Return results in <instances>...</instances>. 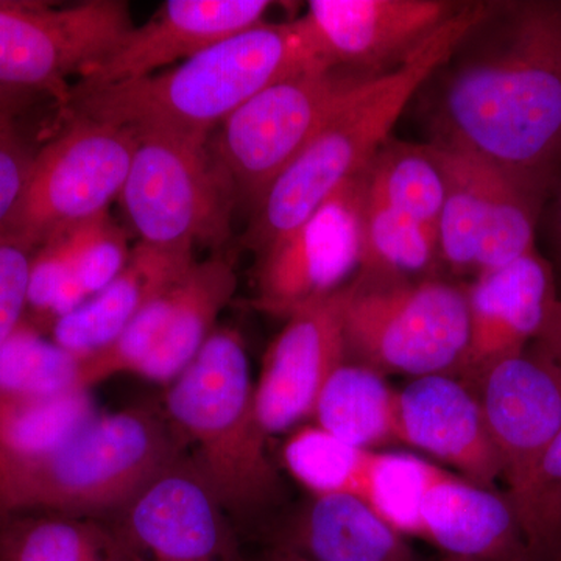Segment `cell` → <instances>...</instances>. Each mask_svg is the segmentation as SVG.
<instances>
[{
  "label": "cell",
  "instance_id": "44dd1931",
  "mask_svg": "<svg viewBox=\"0 0 561 561\" xmlns=\"http://www.w3.org/2000/svg\"><path fill=\"white\" fill-rule=\"evenodd\" d=\"M194 254L138 243L124 271L91 300L55 321L51 341L88 356L108 346L136 316L172 287L194 264Z\"/></svg>",
  "mask_w": 561,
  "mask_h": 561
},
{
  "label": "cell",
  "instance_id": "60d3db41",
  "mask_svg": "<svg viewBox=\"0 0 561 561\" xmlns=\"http://www.w3.org/2000/svg\"><path fill=\"white\" fill-rule=\"evenodd\" d=\"M551 561H561V549L559 552L556 553V556H553V559Z\"/></svg>",
  "mask_w": 561,
  "mask_h": 561
},
{
  "label": "cell",
  "instance_id": "3957f363",
  "mask_svg": "<svg viewBox=\"0 0 561 561\" xmlns=\"http://www.w3.org/2000/svg\"><path fill=\"white\" fill-rule=\"evenodd\" d=\"M491 5L465 3L401 66L351 92L254 205L249 245L261 253L267 250L308 220L339 187L360 175L391 138L413 95L451 58Z\"/></svg>",
  "mask_w": 561,
  "mask_h": 561
},
{
  "label": "cell",
  "instance_id": "4316f807",
  "mask_svg": "<svg viewBox=\"0 0 561 561\" xmlns=\"http://www.w3.org/2000/svg\"><path fill=\"white\" fill-rule=\"evenodd\" d=\"M0 561H124L110 526L43 516L0 526Z\"/></svg>",
  "mask_w": 561,
  "mask_h": 561
},
{
  "label": "cell",
  "instance_id": "f35d334b",
  "mask_svg": "<svg viewBox=\"0 0 561 561\" xmlns=\"http://www.w3.org/2000/svg\"><path fill=\"white\" fill-rule=\"evenodd\" d=\"M264 561H295L291 553L286 551H280V549H275Z\"/></svg>",
  "mask_w": 561,
  "mask_h": 561
},
{
  "label": "cell",
  "instance_id": "8992f818",
  "mask_svg": "<svg viewBox=\"0 0 561 561\" xmlns=\"http://www.w3.org/2000/svg\"><path fill=\"white\" fill-rule=\"evenodd\" d=\"M346 360L381 375H456L470 335L467 286L360 275L337 291Z\"/></svg>",
  "mask_w": 561,
  "mask_h": 561
},
{
  "label": "cell",
  "instance_id": "277c9868",
  "mask_svg": "<svg viewBox=\"0 0 561 561\" xmlns=\"http://www.w3.org/2000/svg\"><path fill=\"white\" fill-rule=\"evenodd\" d=\"M165 416L190 446V463L230 518L249 519L278 500L283 483L267 453L245 342L220 328L169 383Z\"/></svg>",
  "mask_w": 561,
  "mask_h": 561
},
{
  "label": "cell",
  "instance_id": "ac0fdd59",
  "mask_svg": "<svg viewBox=\"0 0 561 561\" xmlns=\"http://www.w3.org/2000/svg\"><path fill=\"white\" fill-rule=\"evenodd\" d=\"M470 335L456 378L468 383L494 362L529 348L557 300L553 268L537 250L467 286Z\"/></svg>",
  "mask_w": 561,
  "mask_h": 561
},
{
  "label": "cell",
  "instance_id": "f546056e",
  "mask_svg": "<svg viewBox=\"0 0 561 561\" xmlns=\"http://www.w3.org/2000/svg\"><path fill=\"white\" fill-rule=\"evenodd\" d=\"M437 468L412 454L373 451L359 500L404 537H420L421 501Z\"/></svg>",
  "mask_w": 561,
  "mask_h": 561
},
{
  "label": "cell",
  "instance_id": "7c38bea8",
  "mask_svg": "<svg viewBox=\"0 0 561 561\" xmlns=\"http://www.w3.org/2000/svg\"><path fill=\"white\" fill-rule=\"evenodd\" d=\"M364 172L339 187L308 220L262 251L256 306L290 317L345 287L360 265Z\"/></svg>",
  "mask_w": 561,
  "mask_h": 561
},
{
  "label": "cell",
  "instance_id": "4dcf8cb0",
  "mask_svg": "<svg viewBox=\"0 0 561 561\" xmlns=\"http://www.w3.org/2000/svg\"><path fill=\"white\" fill-rule=\"evenodd\" d=\"M87 302L76 279V250L72 230L44 242L33 254L28 308L41 321H55Z\"/></svg>",
  "mask_w": 561,
  "mask_h": 561
},
{
  "label": "cell",
  "instance_id": "74e56055",
  "mask_svg": "<svg viewBox=\"0 0 561 561\" xmlns=\"http://www.w3.org/2000/svg\"><path fill=\"white\" fill-rule=\"evenodd\" d=\"M553 247H556L557 256L561 262V186L557 195L556 206H553L552 219Z\"/></svg>",
  "mask_w": 561,
  "mask_h": 561
},
{
  "label": "cell",
  "instance_id": "5bb4252c",
  "mask_svg": "<svg viewBox=\"0 0 561 561\" xmlns=\"http://www.w3.org/2000/svg\"><path fill=\"white\" fill-rule=\"evenodd\" d=\"M467 386L481 402L516 511L561 430V373L529 346L483 368Z\"/></svg>",
  "mask_w": 561,
  "mask_h": 561
},
{
  "label": "cell",
  "instance_id": "83f0119b",
  "mask_svg": "<svg viewBox=\"0 0 561 561\" xmlns=\"http://www.w3.org/2000/svg\"><path fill=\"white\" fill-rule=\"evenodd\" d=\"M79 390L81 356L47 341L32 324L22 321L0 343V397L46 400Z\"/></svg>",
  "mask_w": 561,
  "mask_h": 561
},
{
  "label": "cell",
  "instance_id": "d4e9b609",
  "mask_svg": "<svg viewBox=\"0 0 561 561\" xmlns=\"http://www.w3.org/2000/svg\"><path fill=\"white\" fill-rule=\"evenodd\" d=\"M365 192L438 238L445 180L430 144L389 139L364 171Z\"/></svg>",
  "mask_w": 561,
  "mask_h": 561
},
{
  "label": "cell",
  "instance_id": "7a4b0ae2",
  "mask_svg": "<svg viewBox=\"0 0 561 561\" xmlns=\"http://www.w3.org/2000/svg\"><path fill=\"white\" fill-rule=\"evenodd\" d=\"M316 65L332 66L305 18L264 21L173 69L108 87L76 84L65 105L72 117L209 142L210 131L257 92Z\"/></svg>",
  "mask_w": 561,
  "mask_h": 561
},
{
  "label": "cell",
  "instance_id": "f1b7e54d",
  "mask_svg": "<svg viewBox=\"0 0 561 561\" xmlns=\"http://www.w3.org/2000/svg\"><path fill=\"white\" fill-rule=\"evenodd\" d=\"M371 453L339 440L317 424H302L284 443L283 461L312 497H360Z\"/></svg>",
  "mask_w": 561,
  "mask_h": 561
},
{
  "label": "cell",
  "instance_id": "6da1fadb",
  "mask_svg": "<svg viewBox=\"0 0 561 561\" xmlns=\"http://www.w3.org/2000/svg\"><path fill=\"white\" fill-rule=\"evenodd\" d=\"M443 69L431 142L551 187L561 165V0L494 2Z\"/></svg>",
  "mask_w": 561,
  "mask_h": 561
},
{
  "label": "cell",
  "instance_id": "9c48e42d",
  "mask_svg": "<svg viewBox=\"0 0 561 561\" xmlns=\"http://www.w3.org/2000/svg\"><path fill=\"white\" fill-rule=\"evenodd\" d=\"M430 147L445 180L438 254L453 272L476 278L537 250L549 187L465 151Z\"/></svg>",
  "mask_w": 561,
  "mask_h": 561
},
{
  "label": "cell",
  "instance_id": "4fadbf2b",
  "mask_svg": "<svg viewBox=\"0 0 561 561\" xmlns=\"http://www.w3.org/2000/svg\"><path fill=\"white\" fill-rule=\"evenodd\" d=\"M230 519L190 460L181 459L110 527L124 561H242Z\"/></svg>",
  "mask_w": 561,
  "mask_h": 561
},
{
  "label": "cell",
  "instance_id": "8fae6325",
  "mask_svg": "<svg viewBox=\"0 0 561 561\" xmlns=\"http://www.w3.org/2000/svg\"><path fill=\"white\" fill-rule=\"evenodd\" d=\"M133 28L121 0L49 3L0 0V90L49 92L68 101V80L79 79L114 50Z\"/></svg>",
  "mask_w": 561,
  "mask_h": 561
},
{
  "label": "cell",
  "instance_id": "2e32d148",
  "mask_svg": "<svg viewBox=\"0 0 561 561\" xmlns=\"http://www.w3.org/2000/svg\"><path fill=\"white\" fill-rule=\"evenodd\" d=\"M337 291L287 317L265 353L254 400L268 437L312 419L321 389L346 362Z\"/></svg>",
  "mask_w": 561,
  "mask_h": 561
},
{
  "label": "cell",
  "instance_id": "1f68e13d",
  "mask_svg": "<svg viewBox=\"0 0 561 561\" xmlns=\"http://www.w3.org/2000/svg\"><path fill=\"white\" fill-rule=\"evenodd\" d=\"M516 515L534 561H551L561 549V430L542 457Z\"/></svg>",
  "mask_w": 561,
  "mask_h": 561
},
{
  "label": "cell",
  "instance_id": "d6986e66",
  "mask_svg": "<svg viewBox=\"0 0 561 561\" xmlns=\"http://www.w3.org/2000/svg\"><path fill=\"white\" fill-rule=\"evenodd\" d=\"M397 443L445 461L483 489L496 490L502 479L481 402L456 376H421L398 391Z\"/></svg>",
  "mask_w": 561,
  "mask_h": 561
},
{
  "label": "cell",
  "instance_id": "d6a6232c",
  "mask_svg": "<svg viewBox=\"0 0 561 561\" xmlns=\"http://www.w3.org/2000/svg\"><path fill=\"white\" fill-rule=\"evenodd\" d=\"M76 250V279L87 301L116 278L130 257L124 231L110 213L72 228Z\"/></svg>",
  "mask_w": 561,
  "mask_h": 561
},
{
  "label": "cell",
  "instance_id": "b9f144b4",
  "mask_svg": "<svg viewBox=\"0 0 561 561\" xmlns=\"http://www.w3.org/2000/svg\"><path fill=\"white\" fill-rule=\"evenodd\" d=\"M286 552H287V551H286ZM289 553H291V552H289ZM291 557H294V560H295V561H308V560H306V559H302V557L295 556V553H291Z\"/></svg>",
  "mask_w": 561,
  "mask_h": 561
},
{
  "label": "cell",
  "instance_id": "e575fe53",
  "mask_svg": "<svg viewBox=\"0 0 561 561\" xmlns=\"http://www.w3.org/2000/svg\"><path fill=\"white\" fill-rule=\"evenodd\" d=\"M33 158L35 153L22 140L13 117L0 119V230L21 201Z\"/></svg>",
  "mask_w": 561,
  "mask_h": 561
},
{
  "label": "cell",
  "instance_id": "484cf974",
  "mask_svg": "<svg viewBox=\"0 0 561 561\" xmlns=\"http://www.w3.org/2000/svg\"><path fill=\"white\" fill-rule=\"evenodd\" d=\"M98 415L90 390L46 400L0 397V467L55 451Z\"/></svg>",
  "mask_w": 561,
  "mask_h": 561
},
{
  "label": "cell",
  "instance_id": "ffe728a7",
  "mask_svg": "<svg viewBox=\"0 0 561 561\" xmlns=\"http://www.w3.org/2000/svg\"><path fill=\"white\" fill-rule=\"evenodd\" d=\"M420 537L470 561H534L507 494L438 467L420 505Z\"/></svg>",
  "mask_w": 561,
  "mask_h": 561
},
{
  "label": "cell",
  "instance_id": "52a82bcc",
  "mask_svg": "<svg viewBox=\"0 0 561 561\" xmlns=\"http://www.w3.org/2000/svg\"><path fill=\"white\" fill-rule=\"evenodd\" d=\"M375 77L316 65L283 77L243 103L220 125L210 153L236 198L256 205L332 111Z\"/></svg>",
  "mask_w": 561,
  "mask_h": 561
},
{
  "label": "cell",
  "instance_id": "9a60e30c",
  "mask_svg": "<svg viewBox=\"0 0 561 561\" xmlns=\"http://www.w3.org/2000/svg\"><path fill=\"white\" fill-rule=\"evenodd\" d=\"M463 5L446 0H312L302 18L332 66L381 76L408 60Z\"/></svg>",
  "mask_w": 561,
  "mask_h": 561
},
{
  "label": "cell",
  "instance_id": "cb8c5ba5",
  "mask_svg": "<svg viewBox=\"0 0 561 561\" xmlns=\"http://www.w3.org/2000/svg\"><path fill=\"white\" fill-rule=\"evenodd\" d=\"M397 397L381 373L346 360L321 389L312 419L354 448L379 451L397 443Z\"/></svg>",
  "mask_w": 561,
  "mask_h": 561
},
{
  "label": "cell",
  "instance_id": "8d00e7d4",
  "mask_svg": "<svg viewBox=\"0 0 561 561\" xmlns=\"http://www.w3.org/2000/svg\"><path fill=\"white\" fill-rule=\"evenodd\" d=\"M27 94L21 92L0 90V119L16 117L21 106L24 105V98Z\"/></svg>",
  "mask_w": 561,
  "mask_h": 561
},
{
  "label": "cell",
  "instance_id": "ba28073f",
  "mask_svg": "<svg viewBox=\"0 0 561 561\" xmlns=\"http://www.w3.org/2000/svg\"><path fill=\"white\" fill-rule=\"evenodd\" d=\"M122 203L140 243L179 253L230 236L236 194L208 142L138 133Z\"/></svg>",
  "mask_w": 561,
  "mask_h": 561
},
{
  "label": "cell",
  "instance_id": "836d02e7",
  "mask_svg": "<svg viewBox=\"0 0 561 561\" xmlns=\"http://www.w3.org/2000/svg\"><path fill=\"white\" fill-rule=\"evenodd\" d=\"M35 251L11 232L0 230V343L24 321Z\"/></svg>",
  "mask_w": 561,
  "mask_h": 561
},
{
  "label": "cell",
  "instance_id": "5b68a950",
  "mask_svg": "<svg viewBox=\"0 0 561 561\" xmlns=\"http://www.w3.org/2000/svg\"><path fill=\"white\" fill-rule=\"evenodd\" d=\"M183 448L165 415L139 408L99 413L55 451L0 467V526L25 512L116 515L183 459Z\"/></svg>",
  "mask_w": 561,
  "mask_h": 561
},
{
  "label": "cell",
  "instance_id": "e0dca14e",
  "mask_svg": "<svg viewBox=\"0 0 561 561\" xmlns=\"http://www.w3.org/2000/svg\"><path fill=\"white\" fill-rule=\"evenodd\" d=\"M272 5L267 0H169L149 22L131 28L77 84L108 87L153 76L261 24Z\"/></svg>",
  "mask_w": 561,
  "mask_h": 561
},
{
  "label": "cell",
  "instance_id": "30bf717a",
  "mask_svg": "<svg viewBox=\"0 0 561 561\" xmlns=\"http://www.w3.org/2000/svg\"><path fill=\"white\" fill-rule=\"evenodd\" d=\"M138 133L110 122L72 117L35 153L25 190L2 231L33 250L108 213L127 181Z\"/></svg>",
  "mask_w": 561,
  "mask_h": 561
},
{
  "label": "cell",
  "instance_id": "d590c367",
  "mask_svg": "<svg viewBox=\"0 0 561 561\" xmlns=\"http://www.w3.org/2000/svg\"><path fill=\"white\" fill-rule=\"evenodd\" d=\"M531 348L542 354L561 373V298L552 302L538 337Z\"/></svg>",
  "mask_w": 561,
  "mask_h": 561
},
{
  "label": "cell",
  "instance_id": "603a6c76",
  "mask_svg": "<svg viewBox=\"0 0 561 561\" xmlns=\"http://www.w3.org/2000/svg\"><path fill=\"white\" fill-rule=\"evenodd\" d=\"M238 289L234 265L224 256L191 265L171 289V311L157 348L138 375L171 383L190 367L216 331V321Z\"/></svg>",
  "mask_w": 561,
  "mask_h": 561
},
{
  "label": "cell",
  "instance_id": "ab89813d",
  "mask_svg": "<svg viewBox=\"0 0 561 561\" xmlns=\"http://www.w3.org/2000/svg\"><path fill=\"white\" fill-rule=\"evenodd\" d=\"M443 561H470V560L456 559V557H446V559Z\"/></svg>",
  "mask_w": 561,
  "mask_h": 561
},
{
  "label": "cell",
  "instance_id": "7402d4cb",
  "mask_svg": "<svg viewBox=\"0 0 561 561\" xmlns=\"http://www.w3.org/2000/svg\"><path fill=\"white\" fill-rule=\"evenodd\" d=\"M276 549L308 561H419L404 535L350 494L312 497Z\"/></svg>",
  "mask_w": 561,
  "mask_h": 561
}]
</instances>
